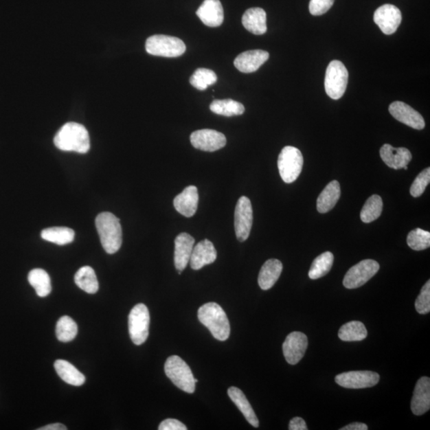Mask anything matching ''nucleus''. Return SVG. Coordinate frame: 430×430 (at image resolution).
I'll use <instances>...</instances> for the list:
<instances>
[{"mask_svg": "<svg viewBox=\"0 0 430 430\" xmlns=\"http://www.w3.org/2000/svg\"><path fill=\"white\" fill-rule=\"evenodd\" d=\"M196 241L191 235L181 233L174 240V267L178 272H182L186 267L191 258L194 245Z\"/></svg>", "mask_w": 430, "mask_h": 430, "instance_id": "nucleus-16", "label": "nucleus"}, {"mask_svg": "<svg viewBox=\"0 0 430 430\" xmlns=\"http://www.w3.org/2000/svg\"><path fill=\"white\" fill-rule=\"evenodd\" d=\"M75 234L68 227H51L43 229L41 237L46 241L64 246L73 242Z\"/></svg>", "mask_w": 430, "mask_h": 430, "instance_id": "nucleus-32", "label": "nucleus"}, {"mask_svg": "<svg viewBox=\"0 0 430 430\" xmlns=\"http://www.w3.org/2000/svg\"><path fill=\"white\" fill-rule=\"evenodd\" d=\"M55 146L65 152L84 154L90 148L89 135L82 124L69 122L59 130L54 137Z\"/></svg>", "mask_w": 430, "mask_h": 430, "instance_id": "nucleus-1", "label": "nucleus"}, {"mask_svg": "<svg viewBox=\"0 0 430 430\" xmlns=\"http://www.w3.org/2000/svg\"><path fill=\"white\" fill-rule=\"evenodd\" d=\"M379 379V374L371 371L344 372L335 378L339 386L348 389L373 387L378 383Z\"/></svg>", "mask_w": 430, "mask_h": 430, "instance_id": "nucleus-11", "label": "nucleus"}, {"mask_svg": "<svg viewBox=\"0 0 430 430\" xmlns=\"http://www.w3.org/2000/svg\"><path fill=\"white\" fill-rule=\"evenodd\" d=\"M269 54L262 49H253L240 54L234 64L239 71L245 73H253L268 61Z\"/></svg>", "mask_w": 430, "mask_h": 430, "instance_id": "nucleus-17", "label": "nucleus"}, {"mask_svg": "<svg viewBox=\"0 0 430 430\" xmlns=\"http://www.w3.org/2000/svg\"><path fill=\"white\" fill-rule=\"evenodd\" d=\"M145 48L149 54L165 58L179 57L186 52V45L181 39L163 34L149 37Z\"/></svg>", "mask_w": 430, "mask_h": 430, "instance_id": "nucleus-6", "label": "nucleus"}, {"mask_svg": "<svg viewBox=\"0 0 430 430\" xmlns=\"http://www.w3.org/2000/svg\"><path fill=\"white\" fill-rule=\"evenodd\" d=\"M383 203L378 194L370 197L365 203L360 213V218L365 223H371L380 217L383 212Z\"/></svg>", "mask_w": 430, "mask_h": 430, "instance_id": "nucleus-34", "label": "nucleus"}, {"mask_svg": "<svg viewBox=\"0 0 430 430\" xmlns=\"http://www.w3.org/2000/svg\"><path fill=\"white\" fill-rule=\"evenodd\" d=\"M339 429L341 430H367L368 427L367 426L366 424H364V423L354 422L352 424L348 425V426L344 427Z\"/></svg>", "mask_w": 430, "mask_h": 430, "instance_id": "nucleus-43", "label": "nucleus"}, {"mask_svg": "<svg viewBox=\"0 0 430 430\" xmlns=\"http://www.w3.org/2000/svg\"><path fill=\"white\" fill-rule=\"evenodd\" d=\"M430 409V378H420L415 386L411 401V411L417 416L426 414Z\"/></svg>", "mask_w": 430, "mask_h": 430, "instance_id": "nucleus-21", "label": "nucleus"}, {"mask_svg": "<svg viewBox=\"0 0 430 430\" xmlns=\"http://www.w3.org/2000/svg\"><path fill=\"white\" fill-rule=\"evenodd\" d=\"M198 318L218 341H225L229 337L231 325L226 313L217 303L203 304L199 309Z\"/></svg>", "mask_w": 430, "mask_h": 430, "instance_id": "nucleus-2", "label": "nucleus"}, {"mask_svg": "<svg viewBox=\"0 0 430 430\" xmlns=\"http://www.w3.org/2000/svg\"><path fill=\"white\" fill-rule=\"evenodd\" d=\"M335 0H311L309 3V12L315 16H322L333 6Z\"/></svg>", "mask_w": 430, "mask_h": 430, "instance_id": "nucleus-40", "label": "nucleus"}, {"mask_svg": "<svg viewBox=\"0 0 430 430\" xmlns=\"http://www.w3.org/2000/svg\"><path fill=\"white\" fill-rule=\"evenodd\" d=\"M199 203L198 189L189 186L174 199V207L177 211L187 218L194 216L197 212Z\"/></svg>", "mask_w": 430, "mask_h": 430, "instance_id": "nucleus-22", "label": "nucleus"}, {"mask_svg": "<svg viewBox=\"0 0 430 430\" xmlns=\"http://www.w3.org/2000/svg\"><path fill=\"white\" fill-rule=\"evenodd\" d=\"M389 112L397 121L409 127L422 130L426 126L422 115L403 102H393L389 106Z\"/></svg>", "mask_w": 430, "mask_h": 430, "instance_id": "nucleus-15", "label": "nucleus"}, {"mask_svg": "<svg viewBox=\"0 0 430 430\" xmlns=\"http://www.w3.org/2000/svg\"><path fill=\"white\" fill-rule=\"evenodd\" d=\"M283 269L282 263L278 259H269L264 262L258 276V284L262 290L271 288L278 281Z\"/></svg>", "mask_w": 430, "mask_h": 430, "instance_id": "nucleus-24", "label": "nucleus"}, {"mask_svg": "<svg viewBox=\"0 0 430 430\" xmlns=\"http://www.w3.org/2000/svg\"><path fill=\"white\" fill-rule=\"evenodd\" d=\"M267 12L262 8H249L244 13L242 16V24L248 32L262 36L267 32Z\"/></svg>", "mask_w": 430, "mask_h": 430, "instance_id": "nucleus-23", "label": "nucleus"}, {"mask_svg": "<svg viewBox=\"0 0 430 430\" xmlns=\"http://www.w3.org/2000/svg\"><path fill=\"white\" fill-rule=\"evenodd\" d=\"M228 395L231 398L233 403L236 405V407L239 409V411L242 413L244 417L246 418L247 421L255 428L259 427L258 418L253 411V407L251 403H249L246 395L241 391V389L231 387L228 389Z\"/></svg>", "mask_w": 430, "mask_h": 430, "instance_id": "nucleus-26", "label": "nucleus"}, {"mask_svg": "<svg viewBox=\"0 0 430 430\" xmlns=\"http://www.w3.org/2000/svg\"><path fill=\"white\" fill-rule=\"evenodd\" d=\"M289 430H308L306 422L299 417L293 418L288 425Z\"/></svg>", "mask_w": 430, "mask_h": 430, "instance_id": "nucleus-42", "label": "nucleus"}, {"mask_svg": "<svg viewBox=\"0 0 430 430\" xmlns=\"http://www.w3.org/2000/svg\"><path fill=\"white\" fill-rule=\"evenodd\" d=\"M217 258V251L214 244L207 239L199 242L193 248L190 264L194 270H199L207 264H212Z\"/></svg>", "mask_w": 430, "mask_h": 430, "instance_id": "nucleus-20", "label": "nucleus"}, {"mask_svg": "<svg viewBox=\"0 0 430 430\" xmlns=\"http://www.w3.org/2000/svg\"><path fill=\"white\" fill-rule=\"evenodd\" d=\"M54 366L58 376L65 383L71 384L72 386L80 387L86 382V377L84 374L66 360L58 359L55 361Z\"/></svg>", "mask_w": 430, "mask_h": 430, "instance_id": "nucleus-27", "label": "nucleus"}, {"mask_svg": "<svg viewBox=\"0 0 430 430\" xmlns=\"http://www.w3.org/2000/svg\"><path fill=\"white\" fill-rule=\"evenodd\" d=\"M379 264L372 259L363 260L350 269L343 278V286L349 289L361 287L376 275Z\"/></svg>", "mask_w": 430, "mask_h": 430, "instance_id": "nucleus-9", "label": "nucleus"}, {"mask_svg": "<svg viewBox=\"0 0 430 430\" xmlns=\"http://www.w3.org/2000/svg\"><path fill=\"white\" fill-rule=\"evenodd\" d=\"M304 157L301 151L293 146H286L279 155L278 166L283 181L292 183L302 172Z\"/></svg>", "mask_w": 430, "mask_h": 430, "instance_id": "nucleus-5", "label": "nucleus"}, {"mask_svg": "<svg viewBox=\"0 0 430 430\" xmlns=\"http://www.w3.org/2000/svg\"><path fill=\"white\" fill-rule=\"evenodd\" d=\"M430 182V168L425 169L415 179L411 187V194L414 198L422 196Z\"/></svg>", "mask_w": 430, "mask_h": 430, "instance_id": "nucleus-38", "label": "nucleus"}, {"mask_svg": "<svg viewBox=\"0 0 430 430\" xmlns=\"http://www.w3.org/2000/svg\"><path fill=\"white\" fill-rule=\"evenodd\" d=\"M67 427L64 426V425L61 423H54L51 425H47L46 427H43L38 429V430H67Z\"/></svg>", "mask_w": 430, "mask_h": 430, "instance_id": "nucleus-44", "label": "nucleus"}, {"mask_svg": "<svg viewBox=\"0 0 430 430\" xmlns=\"http://www.w3.org/2000/svg\"><path fill=\"white\" fill-rule=\"evenodd\" d=\"M348 71L344 65L338 60L329 63L325 74L324 87L328 96L339 100L343 96L348 87Z\"/></svg>", "mask_w": 430, "mask_h": 430, "instance_id": "nucleus-7", "label": "nucleus"}, {"mask_svg": "<svg viewBox=\"0 0 430 430\" xmlns=\"http://www.w3.org/2000/svg\"><path fill=\"white\" fill-rule=\"evenodd\" d=\"M96 227L102 247L109 254L117 253L122 245V229L120 219L112 213L98 215Z\"/></svg>", "mask_w": 430, "mask_h": 430, "instance_id": "nucleus-3", "label": "nucleus"}, {"mask_svg": "<svg viewBox=\"0 0 430 430\" xmlns=\"http://www.w3.org/2000/svg\"><path fill=\"white\" fill-rule=\"evenodd\" d=\"M334 256L331 252H325L314 260L308 272L312 280L321 278L328 274L332 267Z\"/></svg>", "mask_w": 430, "mask_h": 430, "instance_id": "nucleus-33", "label": "nucleus"}, {"mask_svg": "<svg viewBox=\"0 0 430 430\" xmlns=\"http://www.w3.org/2000/svg\"><path fill=\"white\" fill-rule=\"evenodd\" d=\"M210 109L214 113L225 117L239 116L245 112L243 104L232 99L215 100L210 106Z\"/></svg>", "mask_w": 430, "mask_h": 430, "instance_id": "nucleus-31", "label": "nucleus"}, {"mask_svg": "<svg viewBox=\"0 0 430 430\" xmlns=\"http://www.w3.org/2000/svg\"><path fill=\"white\" fill-rule=\"evenodd\" d=\"M78 334V325L73 319L65 316L58 319L56 325V336L59 341L68 343L73 341Z\"/></svg>", "mask_w": 430, "mask_h": 430, "instance_id": "nucleus-35", "label": "nucleus"}, {"mask_svg": "<svg viewBox=\"0 0 430 430\" xmlns=\"http://www.w3.org/2000/svg\"><path fill=\"white\" fill-rule=\"evenodd\" d=\"M196 14L210 27H218L223 23V8L219 0H205L199 8Z\"/></svg>", "mask_w": 430, "mask_h": 430, "instance_id": "nucleus-18", "label": "nucleus"}, {"mask_svg": "<svg viewBox=\"0 0 430 430\" xmlns=\"http://www.w3.org/2000/svg\"><path fill=\"white\" fill-rule=\"evenodd\" d=\"M415 308L419 314H427L430 311V282L428 281L421 290L415 302Z\"/></svg>", "mask_w": 430, "mask_h": 430, "instance_id": "nucleus-39", "label": "nucleus"}, {"mask_svg": "<svg viewBox=\"0 0 430 430\" xmlns=\"http://www.w3.org/2000/svg\"><path fill=\"white\" fill-rule=\"evenodd\" d=\"M341 194V185L337 180L329 183L317 199L318 212L325 214L331 211L336 206Z\"/></svg>", "mask_w": 430, "mask_h": 430, "instance_id": "nucleus-25", "label": "nucleus"}, {"mask_svg": "<svg viewBox=\"0 0 430 430\" xmlns=\"http://www.w3.org/2000/svg\"><path fill=\"white\" fill-rule=\"evenodd\" d=\"M338 336L345 342L362 341L367 337V330L362 322L354 321L343 324Z\"/></svg>", "mask_w": 430, "mask_h": 430, "instance_id": "nucleus-30", "label": "nucleus"}, {"mask_svg": "<svg viewBox=\"0 0 430 430\" xmlns=\"http://www.w3.org/2000/svg\"><path fill=\"white\" fill-rule=\"evenodd\" d=\"M150 314L146 305L137 304L129 313L128 330L130 338L136 345L147 341L149 335Z\"/></svg>", "mask_w": 430, "mask_h": 430, "instance_id": "nucleus-8", "label": "nucleus"}, {"mask_svg": "<svg viewBox=\"0 0 430 430\" xmlns=\"http://www.w3.org/2000/svg\"><path fill=\"white\" fill-rule=\"evenodd\" d=\"M74 282L83 291L94 294L98 291L99 284L93 268L84 267L75 274Z\"/></svg>", "mask_w": 430, "mask_h": 430, "instance_id": "nucleus-29", "label": "nucleus"}, {"mask_svg": "<svg viewBox=\"0 0 430 430\" xmlns=\"http://www.w3.org/2000/svg\"><path fill=\"white\" fill-rule=\"evenodd\" d=\"M190 139L194 148L204 152L218 151L227 144L225 135L212 129L197 130L192 133Z\"/></svg>", "mask_w": 430, "mask_h": 430, "instance_id": "nucleus-12", "label": "nucleus"}, {"mask_svg": "<svg viewBox=\"0 0 430 430\" xmlns=\"http://www.w3.org/2000/svg\"><path fill=\"white\" fill-rule=\"evenodd\" d=\"M216 73L212 71V69L205 68L196 69L191 78H190V83H191L194 88L201 90V91L207 89L208 87L212 86V84L216 83Z\"/></svg>", "mask_w": 430, "mask_h": 430, "instance_id": "nucleus-36", "label": "nucleus"}, {"mask_svg": "<svg viewBox=\"0 0 430 430\" xmlns=\"http://www.w3.org/2000/svg\"><path fill=\"white\" fill-rule=\"evenodd\" d=\"M407 244L414 251H421L430 247V233L417 228L409 233Z\"/></svg>", "mask_w": 430, "mask_h": 430, "instance_id": "nucleus-37", "label": "nucleus"}, {"mask_svg": "<svg viewBox=\"0 0 430 430\" xmlns=\"http://www.w3.org/2000/svg\"><path fill=\"white\" fill-rule=\"evenodd\" d=\"M380 157L389 168L394 170L407 166L412 159V154L407 148H394L391 144H384L380 149Z\"/></svg>", "mask_w": 430, "mask_h": 430, "instance_id": "nucleus-19", "label": "nucleus"}, {"mask_svg": "<svg viewBox=\"0 0 430 430\" xmlns=\"http://www.w3.org/2000/svg\"><path fill=\"white\" fill-rule=\"evenodd\" d=\"M28 282L40 297H46L52 292L51 278L42 269H34L28 274Z\"/></svg>", "mask_w": 430, "mask_h": 430, "instance_id": "nucleus-28", "label": "nucleus"}, {"mask_svg": "<svg viewBox=\"0 0 430 430\" xmlns=\"http://www.w3.org/2000/svg\"><path fill=\"white\" fill-rule=\"evenodd\" d=\"M402 13L392 4H385L378 8L374 14V21L382 32L391 36L397 32L402 23Z\"/></svg>", "mask_w": 430, "mask_h": 430, "instance_id": "nucleus-13", "label": "nucleus"}, {"mask_svg": "<svg viewBox=\"0 0 430 430\" xmlns=\"http://www.w3.org/2000/svg\"><path fill=\"white\" fill-rule=\"evenodd\" d=\"M308 337L301 332H293L283 343V354L288 363L297 364L304 357L308 348Z\"/></svg>", "mask_w": 430, "mask_h": 430, "instance_id": "nucleus-14", "label": "nucleus"}, {"mask_svg": "<svg viewBox=\"0 0 430 430\" xmlns=\"http://www.w3.org/2000/svg\"><path fill=\"white\" fill-rule=\"evenodd\" d=\"M184 424L177 419L169 418L164 420L159 426V430H187Z\"/></svg>", "mask_w": 430, "mask_h": 430, "instance_id": "nucleus-41", "label": "nucleus"}, {"mask_svg": "<svg viewBox=\"0 0 430 430\" xmlns=\"http://www.w3.org/2000/svg\"><path fill=\"white\" fill-rule=\"evenodd\" d=\"M253 207L251 200L247 196L238 199L234 212L235 233L239 242H245L251 234L253 226Z\"/></svg>", "mask_w": 430, "mask_h": 430, "instance_id": "nucleus-10", "label": "nucleus"}, {"mask_svg": "<svg viewBox=\"0 0 430 430\" xmlns=\"http://www.w3.org/2000/svg\"><path fill=\"white\" fill-rule=\"evenodd\" d=\"M164 372L168 378L184 392L193 394L196 391V383L191 368L186 362L178 356L168 358L164 365Z\"/></svg>", "mask_w": 430, "mask_h": 430, "instance_id": "nucleus-4", "label": "nucleus"}]
</instances>
